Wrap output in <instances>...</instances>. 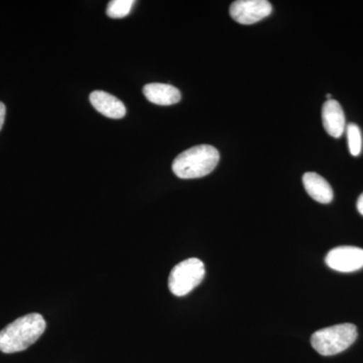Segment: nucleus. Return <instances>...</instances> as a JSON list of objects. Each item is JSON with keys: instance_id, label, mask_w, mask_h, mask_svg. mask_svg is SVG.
<instances>
[{"instance_id": "f257e3e1", "label": "nucleus", "mask_w": 363, "mask_h": 363, "mask_svg": "<svg viewBox=\"0 0 363 363\" xmlns=\"http://www.w3.org/2000/svg\"><path fill=\"white\" fill-rule=\"evenodd\" d=\"M45 327L44 317L38 313L18 318L0 331V351L11 354L28 350L39 340Z\"/></svg>"}, {"instance_id": "f03ea898", "label": "nucleus", "mask_w": 363, "mask_h": 363, "mask_svg": "<svg viewBox=\"0 0 363 363\" xmlns=\"http://www.w3.org/2000/svg\"><path fill=\"white\" fill-rule=\"evenodd\" d=\"M220 160L218 150L209 145H197L174 160L173 172L180 179H198L209 175Z\"/></svg>"}, {"instance_id": "7ed1b4c3", "label": "nucleus", "mask_w": 363, "mask_h": 363, "mask_svg": "<svg viewBox=\"0 0 363 363\" xmlns=\"http://www.w3.org/2000/svg\"><path fill=\"white\" fill-rule=\"evenodd\" d=\"M357 338L355 325L345 323L318 330L311 337L312 347L323 357L338 354L350 347Z\"/></svg>"}, {"instance_id": "20e7f679", "label": "nucleus", "mask_w": 363, "mask_h": 363, "mask_svg": "<svg viewBox=\"0 0 363 363\" xmlns=\"http://www.w3.org/2000/svg\"><path fill=\"white\" fill-rule=\"evenodd\" d=\"M204 277L205 267L201 260L195 257L183 260L169 274V291L177 297H183L199 286Z\"/></svg>"}, {"instance_id": "39448f33", "label": "nucleus", "mask_w": 363, "mask_h": 363, "mask_svg": "<svg viewBox=\"0 0 363 363\" xmlns=\"http://www.w3.org/2000/svg\"><path fill=\"white\" fill-rule=\"evenodd\" d=\"M231 18L241 25H253L272 13L271 2L267 0H238L230 6Z\"/></svg>"}, {"instance_id": "423d86ee", "label": "nucleus", "mask_w": 363, "mask_h": 363, "mask_svg": "<svg viewBox=\"0 0 363 363\" xmlns=\"http://www.w3.org/2000/svg\"><path fill=\"white\" fill-rule=\"evenodd\" d=\"M325 262L334 271L357 272L363 267V250L355 247H335L326 255Z\"/></svg>"}, {"instance_id": "0eeeda50", "label": "nucleus", "mask_w": 363, "mask_h": 363, "mask_svg": "<svg viewBox=\"0 0 363 363\" xmlns=\"http://www.w3.org/2000/svg\"><path fill=\"white\" fill-rule=\"evenodd\" d=\"M322 121L329 135L338 138L343 135L346 130L345 116L338 101L330 99L325 102L322 107Z\"/></svg>"}, {"instance_id": "6e6552de", "label": "nucleus", "mask_w": 363, "mask_h": 363, "mask_svg": "<svg viewBox=\"0 0 363 363\" xmlns=\"http://www.w3.org/2000/svg\"><path fill=\"white\" fill-rule=\"evenodd\" d=\"M90 102L98 112L108 118L119 119L125 116L126 108L123 101L104 91H93Z\"/></svg>"}, {"instance_id": "1a4fd4ad", "label": "nucleus", "mask_w": 363, "mask_h": 363, "mask_svg": "<svg viewBox=\"0 0 363 363\" xmlns=\"http://www.w3.org/2000/svg\"><path fill=\"white\" fill-rule=\"evenodd\" d=\"M143 94L152 104L168 106L178 104L181 100V92L174 86L150 83L143 87Z\"/></svg>"}, {"instance_id": "9d476101", "label": "nucleus", "mask_w": 363, "mask_h": 363, "mask_svg": "<svg viewBox=\"0 0 363 363\" xmlns=\"http://www.w3.org/2000/svg\"><path fill=\"white\" fill-rule=\"evenodd\" d=\"M303 184L308 194L315 201L322 204H329L333 200V190L330 184L317 173H313V172L306 173L303 176Z\"/></svg>"}, {"instance_id": "9b49d317", "label": "nucleus", "mask_w": 363, "mask_h": 363, "mask_svg": "<svg viewBox=\"0 0 363 363\" xmlns=\"http://www.w3.org/2000/svg\"><path fill=\"white\" fill-rule=\"evenodd\" d=\"M346 135H347L348 147L353 157H358L362 150V136L360 128L357 124L350 123L346 125Z\"/></svg>"}, {"instance_id": "f8f14e48", "label": "nucleus", "mask_w": 363, "mask_h": 363, "mask_svg": "<svg viewBox=\"0 0 363 363\" xmlns=\"http://www.w3.org/2000/svg\"><path fill=\"white\" fill-rule=\"evenodd\" d=\"M133 0H112L107 6V16L111 18H123L130 14Z\"/></svg>"}, {"instance_id": "ddd939ff", "label": "nucleus", "mask_w": 363, "mask_h": 363, "mask_svg": "<svg viewBox=\"0 0 363 363\" xmlns=\"http://www.w3.org/2000/svg\"><path fill=\"white\" fill-rule=\"evenodd\" d=\"M6 105L0 102V130L4 126V121H6Z\"/></svg>"}, {"instance_id": "4468645a", "label": "nucleus", "mask_w": 363, "mask_h": 363, "mask_svg": "<svg viewBox=\"0 0 363 363\" xmlns=\"http://www.w3.org/2000/svg\"><path fill=\"white\" fill-rule=\"evenodd\" d=\"M357 206L358 212L363 216V193L359 196V198H358Z\"/></svg>"}]
</instances>
